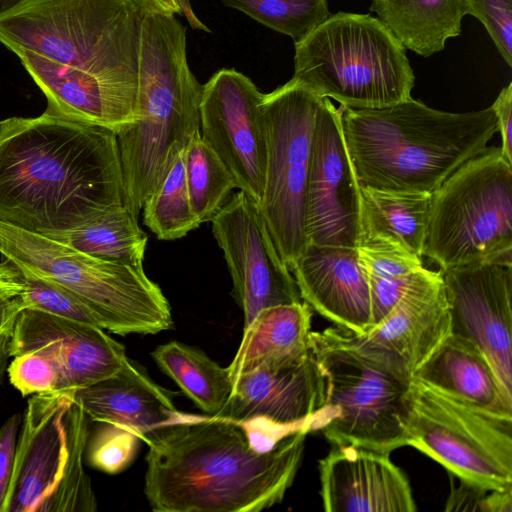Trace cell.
<instances>
[{"label": "cell", "mask_w": 512, "mask_h": 512, "mask_svg": "<svg viewBox=\"0 0 512 512\" xmlns=\"http://www.w3.org/2000/svg\"><path fill=\"white\" fill-rule=\"evenodd\" d=\"M116 134L47 111L0 121V220L48 235L123 203Z\"/></svg>", "instance_id": "cell-1"}, {"label": "cell", "mask_w": 512, "mask_h": 512, "mask_svg": "<svg viewBox=\"0 0 512 512\" xmlns=\"http://www.w3.org/2000/svg\"><path fill=\"white\" fill-rule=\"evenodd\" d=\"M308 428L259 450L240 422L187 418L150 433L144 492L156 512H259L280 503L300 467Z\"/></svg>", "instance_id": "cell-2"}, {"label": "cell", "mask_w": 512, "mask_h": 512, "mask_svg": "<svg viewBox=\"0 0 512 512\" xmlns=\"http://www.w3.org/2000/svg\"><path fill=\"white\" fill-rule=\"evenodd\" d=\"M341 122L362 185L429 194L498 132L491 107L452 113L412 97L382 108L341 107Z\"/></svg>", "instance_id": "cell-3"}, {"label": "cell", "mask_w": 512, "mask_h": 512, "mask_svg": "<svg viewBox=\"0 0 512 512\" xmlns=\"http://www.w3.org/2000/svg\"><path fill=\"white\" fill-rule=\"evenodd\" d=\"M203 85L187 58L186 27L175 14L146 13L141 30L135 122L116 134L123 203L138 217L173 151L200 133Z\"/></svg>", "instance_id": "cell-4"}, {"label": "cell", "mask_w": 512, "mask_h": 512, "mask_svg": "<svg viewBox=\"0 0 512 512\" xmlns=\"http://www.w3.org/2000/svg\"><path fill=\"white\" fill-rule=\"evenodd\" d=\"M145 14L136 0H20L0 10V43L137 92Z\"/></svg>", "instance_id": "cell-5"}, {"label": "cell", "mask_w": 512, "mask_h": 512, "mask_svg": "<svg viewBox=\"0 0 512 512\" xmlns=\"http://www.w3.org/2000/svg\"><path fill=\"white\" fill-rule=\"evenodd\" d=\"M325 382L323 406L310 421L335 446L381 453L407 445L406 395L412 375L356 334L330 327L310 335Z\"/></svg>", "instance_id": "cell-6"}, {"label": "cell", "mask_w": 512, "mask_h": 512, "mask_svg": "<svg viewBox=\"0 0 512 512\" xmlns=\"http://www.w3.org/2000/svg\"><path fill=\"white\" fill-rule=\"evenodd\" d=\"M292 79L342 108H382L411 98L415 75L405 48L369 14H331L294 44Z\"/></svg>", "instance_id": "cell-7"}, {"label": "cell", "mask_w": 512, "mask_h": 512, "mask_svg": "<svg viewBox=\"0 0 512 512\" xmlns=\"http://www.w3.org/2000/svg\"><path fill=\"white\" fill-rule=\"evenodd\" d=\"M0 254L75 294L111 333L157 334L173 325L170 304L143 265L101 260L2 220Z\"/></svg>", "instance_id": "cell-8"}, {"label": "cell", "mask_w": 512, "mask_h": 512, "mask_svg": "<svg viewBox=\"0 0 512 512\" xmlns=\"http://www.w3.org/2000/svg\"><path fill=\"white\" fill-rule=\"evenodd\" d=\"M88 416L74 392L32 395L21 420L3 512H94L84 469Z\"/></svg>", "instance_id": "cell-9"}, {"label": "cell", "mask_w": 512, "mask_h": 512, "mask_svg": "<svg viewBox=\"0 0 512 512\" xmlns=\"http://www.w3.org/2000/svg\"><path fill=\"white\" fill-rule=\"evenodd\" d=\"M424 255L442 270L512 267V164L499 147H487L431 193Z\"/></svg>", "instance_id": "cell-10"}, {"label": "cell", "mask_w": 512, "mask_h": 512, "mask_svg": "<svg viewBox=\"0 0 512 512\" xmlns=\"http://www.w3.org/2000/svg\"><path fill=\"white\" fill-rule=\"evenodd\" d=\"M407 445L485 491L512 486V416L473 406L412 377Z\"/></svg>", "instance_id": "cell-11"}, {"label": "cell", "mask_w": 512, "mask_h": 512, "mask_svg": "<svg viewBox=\"0 0 512 512\" xmlns=\"http://www.w3.org/2000/svg\"><path fill=\"white\" fill-rule=\"evenodd\" d=\"M322 100L291 78L263 94L261 101L267 152L264 191L258 205L290 271L307 245L305 213L311 144Z\"/></svg>", "instance_id": "cell-12"}, {"label": "cell", "mask_w": 512, "mask_h": 512, "mask_svg": "<svg viewBox=\"0 0 512 512\" xmlns=\"http://www.w3.org/2000/svg\"><path fill=\"white\" fill-rule=\"evenodd\" d=\"M210 222L231 274L235 300L244 314V327L262 309L303 301L252 197L240 190Z\"/></svg>", "instance_id": "cell-13"}, {"label": "cell", "mask_w": 512, "mask_h": 512, "mask_svg": "<svg viewBox=\"0 0 512 512\" xmlns=\"http://www.w3.org/2000/svg\"><path fill=\"white\" fill-rule=\"evenodd\" d=\"M263 93L233 68L216 71L203 85L200 134L234 178L237 188L258 204L266 168Z\"/></svg>", "instance_id": "cell-14"}, {"label": "cell", "mask_w": 512, "mask_h": 512, "mask_svg": "<svg viewBox=\"0 0 512 512\" xmlns=\"http://www.w3.org/2000/svg\"><path fill=\"white\" fill-rule=\"evenodd\" d=\"M361 187L342 129L341 109L323 98L315 119L308 173L307 244L357 247Z\"/></svg>", "instance_id": "cell-15"}, {"label": "cell", "mask_w": 512, "mask_h": 512, "mask_svg": "<svg viewBox=\"0 0 512 512\" xmlns=\"http://www.w3.org/2000/svg\"><path fill=\"white\" fill-rule=\"evenodd\" d=\"M451 333L472 342L512 400V267L471 264L440 269Z\"/></svg>", "instance_id": "cell-16"}, {"label": "cell", "mask_w": 512, "mask_h": 512, "mask_svg": "<svg viewBox=\"0 0 512 512\" xmlns=\"http://www.w3.org/2000/svg\"><path fill=\"white\" fill-rule=\"evenodd\" d=\"M10 356L36 352L60 376V392H75L118 372L128 360L125 347L103 328L25 309L10 337Z\"/></svg>", "instance_id": "cell-17"}, {"label": "cell", "mask_w": 512, "mask_h": 512, "mask_svg": "<svg viewBox=\"0 0 512 512\" xmlns=\"http://www.w3.org/2000/svg\"><path fill=\"white\" fill-rule=\"evenodd\" d=\"M450 334L442 272L421 267L389 313L370 330L356 335L413 375Z\"/></svg>", "instance_id": "cell-18"}, {"label": "cell", "mask_w": 512, "mask_h": 512, "mask_svg": "<svg viewBox=\"0 0 512 512\" xmlns=\"http://www.w3.org/2000/svg\"><path fill=\"white\" fill-rule=\"evenodd\" d=\"M389 455L354 445H333L319 461L324 510L415 511L417 506L409 480Z\"/></svg>", "instance_id": "cell-19"}, {"label": "cell", "mask_w": 512, "mask_h": 512, "mask_svg": "<svg viewBox=\"0 0 512 512\" xmlns=\"http://www.w3.org/2000/svg\"><path fill=\"white\" fill-rule=\"evenodd\" d=\"M232 384L230 397L216 416L236 422L264 419L310 431V421L325 399L324 376L312 354L295 365L238 375Z\"/></svg>", "instance_id": "cell-20"}, {"label": "cell", "mask_w": 512, "mask_h": 512, "mask_svg": "<svg viewBox=\"0 0 512 512\" xmlns=\"http://www.w3.org/2000/svg\"><path fill=\"white\" fill-rule=\"evenodd\" d=\"M291 272L302 300L336 326L357 335L373 327L357 247L307 244Z\"/></svg>", "instance_id": "cell-21"}, {"label": "cell", "mask_w": 512, "mask_h": 512, "mask_svg": "<svg viewBox=\"0 0 512 512\" xmlns=\"http://www.w3.org/2000/svg\"><path fill=\"white\" fill-rule=\"evenodd\" d=\"M47 100L45 111L118 134L135 122L137 92L31 51L16 55Z\"/></svg>", "instance_id": "cell-22"}, {"label": "cell", "mask_w": 512, "mask_h": 512, "mask_svg": "<svg viewBox=\"0 0 512 512\" xmlns=\"http://www.w3.org/2000/svg\"><path fill=\"white\" fill-rule=\"evenodd\" d=\"M89 419L127 427L141 441L153 431L187 418L171 393L130 359L115 374L74 392Z\"/></svg>", "instance_id": "cell-23"}, {"label": "cell", "mask_w": 512, "mask_h": 512, "mask_svg": "<svg viewBox=\"0 0 512 512\" xmlns=\"http://www.w3.org/2000/svg\"><path fill=\"white\" fill-rule=\"evenodd\" d=\"M311 307L304 301L262 309L243 327L240 346L228 366L233 380L260 369L295 365L311 355Z\"/></svg>", "instance_id": "cell-24"}, {"label": "cell", "mask_w": 512, "mask_h": 512, "mask_svg": "<svg viewBox=\"0 0 512 512\" xmlns=\"http://www.w3.org/2000/svg\"><path fill=\"white\" fill-rule=\"evenodd\" d=\"M412 377L473 406L512 416V400L490 363L472 342L458 335L451 333Z\"/></svg>", "instance_id": "cell-25"}, {"label": "cell", "mask_w": 512, "mask_h": 512, "mask_svg": "<svg viewBox=\"0 0 512 512\" xmlns=\"http://www.w3.org/2000/svg\"><path fill=\"white\" fill-rule=\"evenodd\" d=\"M430 198L429 193L390 191L362 185L358 245L370 240L391 241L422 258Z\"/></svg>", "instance_id": "cell-26"}, {"label": "cell", "mask_w": 512, "mask_h": 512, "mask_svg": "<svg viewBox=\"0 0 512 512\" xmlns=\"http://www.w3.org/2000/svg\"><path fill=\"white\" fill-rule=\"evenodd\" d=\"M370 11L405 49L429 57L461 34L464 0H372Z\"/></svg>", "instance_id": "cell-27"}, {"label": "cell", "mask_w": 512, "mask_h": 512, "mask_svg": "<svg viewBox=\"0 0 512 512\" xmlns=\"http://www.w3.org/2000/svg\"><path fill=\"white\" fill-rule=\"evenodd\" d=\"M152 357L159 369L170 377L194 404L216 416L232 392L228 367H222L203 351L171 341L158 346Z\"/></svg>", "instance_id": "cell-28"}, {"label": "cell", "mask_w": 512, "mask_h": 512, "mask_svg": "<svg viewBox=\"0 0 512 512\" xmlns=\"http://www.w3.org/2000/svg\"><path fill=\"white\" fill-rule=\"evenodd\" d=\"M137 218L121 204L74 229L45 236L101 260L141 266L148 237Z\"/></svg>", "instance_id": "cell-29"}, {"label": "cell", "mask_w": 512, "mask_h": 512, "mask_svg": "<svg viewBox=\"0 0 512 512\" xmlns=\"http://www.w3.org/2000/svg\"><path fill=\"white\" fill-rule=\"evenodd\" d=\"M371 298L375 326L393 308L422 258L386 240H370L357 247Z\"/></svg>", "instance_id": "cell-30"}, {"label": "cell", "mask_w": 512, "mask_h": 512, "mask_svg": "<svg viewBox=\"0 0 512 512\" xmlns=\"http://www.w3.org/2000/svg\"><path fill=\"white\" fill-rule=\"evenodd\" d=\"M184 146L177 147L156 187L143 204V222L160 240L184 237L201 224L187 187Z\"/></svg>", "instance_id": "cell-31"}, {"label": "cell", "mask_w": 512, "mask_h": 512, "mask_svg": "<svg viewBox=\"0 0 512 512\" xmlns=\"http://www.w3.org/2000/svg\"><path fill=\"white\" fill-rule=\"evenodd\" d=\"M0 279L18 297L22 310H37L100 326L94 313L75 294L4 257L0 261Z\"/></svg>", "instance_id": "cell-32"}, {"label": "cell", "mask_w": 512, "mask_h": 512, "mask_svg": "<svg viewBox=\"0 0 512 512\" xmlns=\"http://www.w3.org/2000/svg\"><path fill=\"white\" fill-rule=\"evenodd\" d=\"M184 166L192 209L200 223L210 221L237 188L236 182L200 133L185 148Z\"/></svg>", "instance_id": "cell-33"}, {"label": "cell", "mask_w": 512, "mask_h": 512, "mask_svg": "<svg viewBox=\"0 0 512 512\" xmlns=\"http://www.w3.org/2000/svg\"><path fill=\"white\" fill-rule=\"evenodd\" d=\"M263 26L302 41L330 15L328 0H220Z\"/></svg>", "instance_id": "cell-34"}, {"label": "cell", "mask_w": 512, "mask_h": 512, "mask_svg": "<svg viewBox=\"0 0 512 512\" xmlns=\"http://www.w3.org/2000/svg\"><path fill=\"white\" fill-rule=\"evenodd\" d=\"M140 441L138 434L127 427L100 422L88 439L87 461L97 470L117 474L133 461Z\"/></svg>", "instance_id": "cell-35"}, {"label": "cell", "mask_w": 512, "mask_h": 512, "mask_svg": "<svg viewBox=\"0 0 512 512\" xmlns=\"http://www.w3.org/2000/svg\"><path fill=\"white\" fill-rule=\"evenodd\" d=\"M7 367L10 383L22 396L60 392V376L54 364L36 352L11 357Z\"/></svg>", "instance_id": "cell-36"}, {"label": "cell", "mask_w": 512, "mask_h": 512, "mask_svg": "<svg viewBox=\"0 0 512 512\" xmlns=\"http://www.w3.org/2000/svg\"><path fill=\"white\" fill-rule=\"evenodd\" d=\"M464 13L483 24L501 57L512 67V0H464Z\"/></svg>", "instance_id": "cell-37"}, {"label": "cell", "mask_w": 512, "mask_h": 512, "mask_svg": "<svg viewBox=\"0 0 512 512\" xmlns=\"http://www.w3.org/2000/svg\"><path fill=\"white\" fill-rule=\"evenodd\" d=\"M21 416H10L0 427V512L4 502L13 471L16 442L21 424Z\"/></svg>", "instance_id": "cell-38"}, {"label": "cell", "mask_w": 512, "mask_h": 512, "mask_svg": "<svg viewBox=\"0 0 512 512\" xmlns=\"http://www.w3.org/2000/svg\"><path fill=\"white\" fill-rule=\"evenodd\" d=\"M497 119L498 132L501 135V153L512 164V83H508L499 92L490 106Z\"/></svg>", "instance_id": "cell-39"}, {"label": "cell", "mask_w": 512, "mask_h": 512, "mask_svg": "<svg viewBox=\"0 0 512 512\" xmlns=\"http://www.w3.org/2000/svg\"><path fill=\"white\" fill-rule=\"evenodd\" d=\"M488 491L459 481L454 487L445 507L446 511H481V505Z\"/></svg>", "instance_id": "cell-40"}, {"label": "cell", "mask_w": 512, "mask_h": 512, "mask_svg": "<svg viewBox=\"0 0 512 512\" xmlns=\"http://www.w3.org/2000/svg\"><path fill=\"white\" fill-rule=\"evenodd\" d=\"M21 303L11 288L0 279V334H12Z\"/></svg>", "instance_id": "cell-41"}, {"label": "cell", "mask_w": 512, "mask_h": 512, "mask_svg": "<svg viewBox=\"0 0 512 512\" xmlns=\"http://www.w3.org/2000/svg\"><path fill=\"white\" fill-rule=\"evenodd\" d=\"M483 512H511L512 486L503 490L488 491L481 505Z\"/></svg>", "instance_id": "cell-42"}, {"label": "cell", "mask_w": 512, "mask_h": 512, "mask_svg": "<svg viewBox=\"0 0 512 512\" xmlns=\"http://www.w3.org/2000/svg\"><path fill=\"white\" fill-rule=\"evenodd\" d=\"M146 13H165L181 16L176 0H136Z\"/></svg>", "instance_id": "cell-43"}, {"label": "cell", "mask_w": 512, "mask_h": 512, "mask_svg": "<svg viewBox=\"0 0 512 512\" xmlns=\"http://www.w3.org/2000/svg\"><path fill=\"white\" fill-rule=\"evenodd\" d=\"M176 2L181 10V16L186 19L188 25L192 29L204 31L207 33L211 32V30L198 18L194 12L190 0H176Z\"/></svg>", "instance_id": "cell-44"}, {"label": "cell", "mask_w": 512, "mask_h": 512, "mask_svg": "<svg viewBox=\"0 0 512 512\" xmlns=\"http://www.w3.org/2000/svg\"><path fill=\"white\" fill-rule=\"evenodd\" d=\"M10 337L11 334H0V384L4 374L7 371L10 356Z\"/></svg>", "instance_id": "cell-45"}, {"label": "cell", "mask_w": 512, "mask_h": 512, "mask_svg": "<svg viewBox=\"0 0 512 512\" xmlns=\"http://www.w3.org/2000/svg\"><path fill=\"white\" fill-rule=\"evenodd\" d=\"M20 0H0V10L8 9L18 3Z\"/></svg>", "instance_id": "cell-46"}]
</instances>
